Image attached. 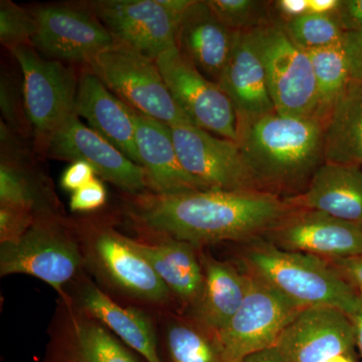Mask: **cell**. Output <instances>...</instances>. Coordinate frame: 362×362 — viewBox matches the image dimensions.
<instances>
[{"label": "cell", "instance_id": "ba28073f", "mask_svg": "<svg viewBox=\"0 0 362 362\" xmlns=\"http://www.w3.org/2000/svg\"><path fill=\"white\" fill-rule=\"evenodd\" d=\"M252 35L276 112L297 118H315L318 99L308 52L288 37L282 23L255 28Z\"/></svg>", "mask_w": 362, "mask_h": 362}, {"label": "cell", "instance_id": "44dd1931", "mask_svg": "<svg viewBox=\"0 0 362 362\" xmlns=\"http://www.w3.org/2000/svg\"><path fill=\"white\" fill-rule=\"evenodd\" d=\"M285 199L296 209L319 211L362 228V170L324 162L304 192Z\"/></svg>", "mask_w": 362, "mask_h": 362}, {"label": "cell", "instance_id": "5b68a950", "mask_svg": "<svg viewBox=\"0 0 362 362\" xmlns=\"http://www.w3.org/2000/svg\"><path fill=\"white\" fill-rule=\"evenodd\" d=\"M84 261L114 289L138 301L165 304L173 293L132 239L105 221L85 220L78 225Z\"/></svg>", "mask_w": 362, "mask_h": 362}, {"label": "cell", "instance_id": "d590c367", "mask_svg": "<svg viewBox=\"0 0 362 362\" xmlns=\"http://www.w3.org/2000/svg\"><path fill=\"white\" fill-rule=\"evenodd\" d=\"M352 80L362 81V30L345 33L343 42Z\"/></svg>", "mask_w": 362, "mask_h": 362}, {"label": "cell", "instance_id": "7bdbcfd3", "mask_svg": "<svg viewBox=\"0 0 362 362\" xmlns=\"http://www.w3.org/2000/svg\"><path fill=\"white\" fill-rule=\"evenodd\" d=\"M352 354H354V352H351V354H339V356L332 357V358L328 359V361L325 362H356Z\"/></svg>", "mask_w": 362, "mask_h": 362}, {"label": "cell", "instance_id": "5bb4252c", "mask_svg": "<svg viewBox=\"0 0 362 362\" xmlns=\"http://www.w3.org/2000/svg\"><path fill=\"white\" fill-rule=\"evenodd\" d=\"M45 154L61 160L88 162L97 175L129 195L149 192L144 168L86 126L77 114L71 115L52 135Z\"/></svg>", "mask_w": 362, "mask_h": 362}, {"label": "cell", "instance_id": "f546056e", "mask_svg": "<svg viewBox=\"0 0 362 362\" xmlns=\"http://www.w3.org/2000/svg\"><path fill=\"white\" fill-rule=\"evenodd\" d=\"M207 6L233 32L252 30L269 25V2L257 0H207Z\"/></svg>", "mask_w": 362, "mask_h": 362}, {"label": "cell", "instance_id": "8d00e7d4", "mask_svg": "<svg viewBox=\"0 0 362 362\" xmlns=\"http://www.w3.org/2000/svg\"><path fill=\"white\" fill-rule=\"evenodd\" d=\"M345 33L362 30V0H341L335 13Z\"/></svg>", "mask_w": 362, "mask_h": 362}, {"label": "cell", "instance_id": "b9f144b4", "mask_svg": "<svg viewBox=\"0 0 362 362\" xmlns=\"http://www.w3.org/2000/svg\"><path fill=\"white\" fill-rule=\"evenodd\" d=\"M356 329V345L362 356V293L359 292V302L356 310L350 316Z\"/></svg>", "mask_w": 362, "mask_h": 362}, {"label": "cell", "instance_id": "ac0fdd59", "mask_svg": "<svg viewBox=\"0 0 362 362\" xmlns=\"http://www.w3.org/2000/svg\"><path fill=\"white\" fill-rule=\"evenodd\" d=\"M132 114L138 154L146 171L149 192L175 195L209 190L183 168L170 127L133 108Z\"/></svg>", "mask_w": 362, "mask_h": 362}, {"label": "cell", "instance_id": "9a60e30c", "mask_svg": "<svg viewBox=\"0 0 362 362\" xmlns=\"http://www.w3.org/2000/svg\"><path fill=\"white\" fill-rule=\"evenodd\" d=\"M266 237L286 251L326 261L362 256L361 226L309 209H295Z\"/></svg>", "mask_w": 362, "mask_h": 362}, {"label": "cell", "instance_id": "8992f818", "mask_svg": "<svg viewBox=\"0 0 362 362\" xmlns=\"http://www.w3.org/2000/svg\"><path fill=\"white\" fill-rule=\"evenodd\" d=\"M11 52L23 74L25 108L35 147L45 154L52 135L76 114L78 76L71 66L45 58L32 45Z\"/></svg>", "mask_w": 362, "mask_h": 362}, {"label": "cell", "instance_id": "30bf717a", "mask_svg": "<svg viewBox=\"0 0 362 362\" xmlns=\"http://www.w3.org/2000/svg\"><path fill=\"white\" fill-rule=\"evenodd\" d=\"M251 278L242 306L228 325L216 333L225 362H240L250 354L276 346L302 311L269 286Z\"/></svg>", "mask_w": 362, "mask_h": 362}, {"label": "cell", "instance_id": "ffe728a7", "mask_svg": "<svg viewBox=\"0 0 362 362\" xmlns=\"http://www.w3.org/2000/svg\"><path fill=\"white\" fill-rule=\"evenodd\" d=\"M75 112L95 132L142 166L136 144L132 108L87 70L78 75Z\"/></svg>", "mask_w": 362, "mask_h": 362}, {"label": "cell", "instance_id": "2e32d148", "mask_svg": "<svg viewBox=\"0 0 362 362\" xmlns=\"http://www.w3.org/2000/svg\"><path fill=\"white\" fill-rule=\"evenodd\" d=\"M356 345L350 317L339 309L319 306L304 309L288 325L276 347L286 362H325L351 354Z\"/></svg>", "mask_w": 362, "mask_h": 362}, {"label": "cell", "instance_id": "4fadbf2b", "mask_svg": "<svg viewBox=\"0 0 362 362\" xmlns=\"http://www.w3.org/2000/svg\"><path fill=\"white\" fill-rule=\"evenodd\" d=\"M93 4L115 42L154 61L176 47L181 16L163 0H97Z\"/></svg>", "mask_w": 362, "mask_h": 362}, {"label": "cell", "instance_id": "277c9868", "mask_svg": "<svg viewBox=\"0 0 362 362\" xmlns=\"http://www.w3.org/2000/svg\"><path fill=\"white\" fill-rule=\"evenodd\" d=\"M124 103L165 125L192 124L175 103L156 61L115 42L85 66Z\"/></svg>", "mask_w": 362, "mask_h": 362}, {"label": "cell", "instance_id": "e575fe53", "mask_svg": "<svg viewBox=\"0 0 362 362\" xmlns=\"http://www.w3.org/2000/svg\"><path fill=\"white\" fill-rule=\"evenodd\" d=\"M96 170L88 162L74 161L64 171L61 177V187L73 194L96 178Z\"/></svg>", "mask_w": 362, "mask_h": 362}, {"label": "cell", "instance_id": "4dcf8cb0", "mask_svg": "<svg viewBox=\"0 0 362 362\" xmlns=\"http://www.w3.org/2000/svg\"><path fill=\"white\" fill-rule=\"evenodd\" d=\"M35 33L33 11L9 0L0 2V42L7 49L32 45Z\"/></svg>", "mask_w": 362, "mask_h": 362}, {"label": "cell", "instance_id": "f35d334b", "mask_svg": "<svg viewBox=\"0 0 362 362\" xmlns=\"http://www.w3.org/2000/svg\"><path fill=\"white\" fill-rule=\"evenodd\" d=\"M274 4L278 13L285 18V21L308 13V0H279Z\"/></svg>", "mask_w": 362, "mask_h": 362}, {"label": "cell", "instance_id": "603a6c76", "mask_svg": "<svg viewBox=\"0 0 362 362\" xmlns=\"http://www.w3.org/2000/svg\"><path fill=\"white\" fill-rule=\"evenodd\" d=\"M78 310L96 319L147 362H162L157 349L156 333L144 312L122 307L96 285L83 283L78 291Z\"/></svg>", "mask_w": 362, "mask_h": 362}, {"label": "cell", "instance_id": "6da1fadb", "mask_svg": "<svg viewBox=\"0 0 362 362\" xmlns=\"http://www.w3.org/2000/svg\"><path fill=\"white\" fill-rule=\"evenodd\" d=\"M128 216L138 228L194 247L247 242L266 235L296 207L261 190H195L130 195Z\"/></svg>", "mask_w": 362, "mask_h": 362}, {"label": "cell", "instance_id": "4316f807", "mask_svg": "<svg viewBox=\"0 0 362 362\" xmlns=\"http://www.w3.org/2000/svg\"><path fill=\"white\" fill-rule=\"evenodd\" d=\"M307 52L316 80L318 106L315 118L325 125L338 100L352 81L349 61L343 45Z\"/></svg>", "mask_w": 362, "mask_h": 362}, {"label": "cell", "instance_id": "836d02e7", "mask_svg": "<svg viewBox=\"0 0 362 362\" xmlns=\"http://www.w3.org/2000/svg\"><path fill=\"white\" fill-rule=\"evenodd\" d=\"M106 202V187L104 183L96 177L85 187L71 194L70 209L75 213H90L101 209Z\"/></svg>", "mask_w": 362, "mask_h": 362}, {"label": "cell", "instance_id": "83f0119b", "mask_svg": "<svg viewBox=\"0 0 362 362\" xmlns=\"http://www.w3.org/2000/svg\"><path fill=\"white\" fill-rule=\"evenodd\" d=\"M165 347L169 362H225L216 332L195 318L169 321Z\"/></svg>", "mask_w": 362, "mask_h": 362}, {"label": "cell", "instance_id": "52a82bcc", "mask_svg": "<svg viewBox=\"0 0 362 362\" xmlns=\"http://www.w3.org/2000/svg\"><path fill=\"white\" fill-rule=\"evenodd\" d=\"M0 275L25 274L44 281L59 295L84 263L78 240L54 214L37 218L18 242L0 244Z\"/></svg>", "mask_w": 362, "mask_h": 362}, {"label": "cell", "instance_id": "7402d4cb", "mask_svg": "<svg viewBox=\"0 0 362 362\" xmlns=\"http://www.w3.org/2000/svg\"><path fill=\"white\" fill-rule=\"evenodd\" d=\"M152 235L158 240H133L136 249L149 262L173 295L183 303L197 306L204 289V271L197 247L168 235Z\"/></svg>", "mask_w": 362, "mask_h": 362}, {"label": "cell", "instance_id": "d6a6232c", "mask_svg": "<svg viewBox=\"0 0 362 362\" xmlns=\"http://www.w3.org/2000/svg\"><path fill=\"white\" fill-rule=\"evenodd\" d=\"M37 216L23 207L0 204V244L16 243L32 228Z\"/></svg>", "mask_w": 362, "mask_h": 362}, {"label": "cell", "instance_id": "74e56055", "mask_svg": "<svg viewBox=\"0 0 362 362\" xmlns=\"http://www.w3.org/2000/svg\"><path fill=\"white\" fill-rule=\"evenodd\" d=\"M357 291L362 293V256L328 261Z\"/></svg>", "mask_w": 362, "mask_h": 362}, {"label": "cell", "instance_id": "60d3db41", "mask_svg": "<svg viewBox=\"0 0 362 362\" xmlns=\"http://www.w3.org/2000/svg\"><path fill=\"white\" fill-rule=\"evenodd\" d=\"M341 0H308V13L335 14Z\"/></svg>", "mask_w": 362, "mask_h": 362}, {"label": "cell", "instance_id": "f1b7e54d", "mask_svg": "<svg viewBox=\"0 0 362 362\" xmlns=\"http://www.w3.org/2000/svg\"><path fill=\"white\" fill-rule=\"evenodd\" d=\"M282 25L288 37L305 52L342 45L346 33L335 14L307 13Z\"/></svg>", "mask_w": 362, "mask_h": 362}, {"label": "cell", "instance_id": "8fae6325", "mask_svg": "<svg viewBox=\"0 0 362 362\" xmlns=\"http://www.w3.org/2000/svg\"><path fill=\"white\" fill-rule=\"evenodd\" d=\"M156 63L175 103L195 126L237 142V114L220 86L199 73L177 47Z\"/></svg>", "mask_w": 362, "mask_h": 362}, {"label": "cell", "instance_id": "7c38bea8", "mask_svg": "<svg viewBox=\"0 0 362 362\" xmlns=\"http://www.w3.org/2000/svg\"><path fill=\"white\" fill-rule=\"evenodd\" d=\"M170 130L183 168L206 189L261 190L237 142L192 124L173 126Z\"/></svg>", "mask_w": 362, "mask_h": 362}, {"label": "cell", "instance_id": "ab89813d", "mask_svg": "<svg viewBox=\"0 0 362 362\" xmlns=\"http://www.w3.org/2000/svg\"><path fill=\"white\" fill-rule=\"evenodd\" d=\"M240 362H286L277 347L259 350L245 357Z\"/></svg>", "mask_w": 362, "mask_h": 362}, {"label": "cell", "instance_id": "1f68e13d", "mask_svg": "<svg viewBox=\"0 0 362 362\" xmlns=\"http://www.w3.org/2000/svg\"><path fill=\"white\" fill-rule=\"evenodd\" d=\"M23 95V86L18 87L14 82L13 78L7 74L2 73L1 75V111L4 118L6 119V124L13 132L21 136L30 135L32 131L30 121L25 108V101H21V96Z\"/></svg>", "mask_w": 362, "mask_h": 362}, {"label": "cell", "instance_id": "9c48e42d", "mask_svg": "<svg viewBox=\"0 0 362 362\" xmlns=\"http://www.w3.org/2000/svg\"><path fill=\"white\" fill-rule=\"evenodd\" d=\"M32 11L35 20L32 45L45 58L85 68L115 44L93 1L47 4Z\"/></svg>", "mask_w": 362, "mask_h": 362}, {"label": "cell", "instance_id": "3957f363", "mask_svg": "<svg viewBox=\"0 0 362 362\" xmlns=\"http://www.w3.org/2000/svg\"><path fill=\"white\" fill-rule=\"evenodd\" d=\"M247 273L300 309L328 306L349 317L358 306L359 292L329 262L286 251L271 242H254L244 255Z\"/></svg>", "mask_w": 362, "mask_h": 362}, {"label": "cell", "instance_id": "cb8c5ba5", "mask_svg": "<svg viewBox=\"0 0 362 362\" xmlns=\"http://www.w3.org/2000/svg\"><path fill=\"white\" fill-rule=\"evenodd\" d=\"M204 289L194 307L195 319L214 332L226 327L242 306L250 287L251 276L235 267L211 257L201 256Z\"/></svg>", "mask_w": 362, "mask_h": 362}, {"label": "cell", "instance_id": "d4e9b609", "mask_svg": "<svg viewBox=\"0 0 362 362\" xmlns=\"http://www.w3.org/2000/svg\"><path fill=\"white\" fill-rule=\"evenodd\" d=\"M324 162L362 165V81L350 82L324 125Z\"/></svg>", "mask_w": 362, "mask_h": 362}, {"label": "cell", "instance_id": "7a4b0ae2", "mask_svg": "<svg viewBox=\"0 0 362 362\" xmlns=\"http://www.w3.org/2000/svg\"><path fill=\"white\" fill-rule=\"evenodd\" d=\"M237 130L240 152L262 192H295L322 165L324 125L313 117L273 111L238 122Z\"/></svg>", "mask_w": 362, "mask_h": 362}, {"label": "cell", "instance_id": "d6986e66", "mask_svg": "<svg viewBox=\"0 0 362 362\" xmlns=\"http://www.w3.org/2000/svg\"><path fill=\"white\" fill-rule=\"evenodd\" d=\"M218 85L232 102L238 122L276 111L252 30L235 32L232 52Z\"/></svg>", "mask_w": 362, "mask_h": 362}, {"label": "cell", "instance_id": "484cf974", "mask_svg": "<svg viewBox=\"0 0 362 362\" xmlns=\"http://www.w3.org/2000/svg\"><path fill=\"white\" fill-rule=\"evenodd\" d=\"M59 342L61 362H139L103 324L71 309Z\"/></svg>", "mask_w": 362, "mask_h": 362}, {"label": "cell", "instance_id": "e0dca14e", "mask_svg": "<svg viewBox=\"0 0 362 362\" xmlns=\"http://www.w3.org/2000/svg\"><path fill=\"white\" fill-rule=\"evenodd\" d=\"M235 37V32L216 18L206 1L194 0L181 16L176 47L199 73L218 84Z\"/></svg>", "mask_w": 362, "mask_h": 362}]
</instances>
